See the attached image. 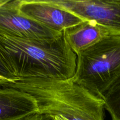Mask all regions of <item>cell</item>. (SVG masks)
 Instances as JSON below:
<instances>
[{"mask_svg":"<svg viewBox=\"0 0 120 120\" xmlns=\"http://www.w3.org/2000/svg\"><path fill=\"white\" fill-rule=\"evenodd\" d=\"M77 56L63 34L55 39L23 38L0 31V61L16 79H72Z\"/></svg>","mask_w":120,"mask_h":120,"instance_id":"cell-1","label":"cell"},{"mask_svg":"<svg viewBox=\"0 0 120 120\" xmlns=\"http://www.w3.org/2000/svg\"><path fill=\"white\" fill-rule=\"evenodd\" d=\"M7 87L19 89L31 95L41 113L64 120H104L103 100L71 79H22L0 86Z\"/></svg>","mask_w":120,"mask_h":120,"instance_id":"cell-2","label":"cell"},{"mask_svg":"<svg viewBox=\"0 0 120 120\" xmlns=\"http://www.w3.org/2000/svg\"><path fill=\"white\" fill-rule=\"evenodd\" d=\"M75 83L102 98L120 73V35H111L77 55Z\"/></svg>","mask_w":120,"mask_h":120,"instance_id":"cell-3","label":"cell"},{"mask_svg":"<svg viewBox=\"0 0 120 120\" xmlns=\"http://www.w3.org/2000/svg\"><path fill=\"white\" fill-rule=\"evenodd\" d=\"M0 31L35 40L55 39L63 34V32L52 30L22 15L19 11V0H0Z\"/></svg>","mask_w":120,"mask_h":120,"instance_id":"cell-4","label":"cell"},{"mask_svg":"<svg viewBox=\"0 0 120 120\" xmlns=\"http://www.w3.org/2000/svg\"><path fill=\"white\" fill-rule=\"evenodd\" d=\"M85 20H93L120 35V0H50Z\"/></svg>","mask_w":120,"mask_h":120,"instance_id":"cell-5","label":"cell"},{"mask_svg":"<svg viewBox=\"0 0 120 120\" xmlns=\"http://www.w3.org/2000/svg\"><path fill=\"white\" fill-rule=\"evenodd\" d=\"M19 11L26 17L62 33L86 21L50 0H19Z\"/></svg>","mask_w":120,"mask_h":120,"instance_id":"cell-6","label":"cell"},{"mask_svg":"<svg viewBox=\"0 0 120 120\" xmlns=\"http://www.w3.org/2000/svg\"><path fill=\"white\" fill-rule=\"evenodd\" d=\"M37 112L31 95L14 88H0V120H19Z\"/></svg>","mask_w":120,"mask_h":120,"instance_id":"cell-7","label":"cell"},{"mask_svg":"<svg viewBox=\"0 0 120 120\" xmlns=\"http://www.w3.org/2000/svg\"><path fill=\"white\" fill-rule=\"evenodd\" d=\"M111 35L116 34L93 20H86L63 32L67 43L76 55Z\"/></svg>","mask_w":120,"mask_h":120,"instance_id":"cell-8","label":"cell"},{"mask_svg":"<svg viewBox=\"0 0 120 120\" xmlns=\"http://www.w3.org/2000/svg\"><path fill=\"white\" fill-rule=\"evenodd\" d=\"M102 99L112 120H120V73L107 89Z\"/></svg>","mask_w":120,"mask_h":120,"instance_id":"cell-9","label":"cell"},{"mask_svg":"<svg viewBox=\"0 0 120 120\" xmlns=\"http://www.w3.org/2000/svg\"><path fill=\"white\" fill-rule=\"evenodd\" d=\"M16 80V79L7 70L0 61V86L5 83H10Z\"/></svg>","mask_w":120,"mask_h":120,"instance_id":"cell-10","label":"cell"},{"mask_svg":"<svg viewBox=\"0 0 120 120\" xmlns=\"http://www.w3.org/2000/svg\"><path fill=\"white\" fill-rule=\"evenodd\" d=\"M19 120H54L53 117L49 115L39 112Z\"/></svg>","mask_w":120,"mask_h":120,"instance_id":"cell-11","label":"cell"},{"mask_svg":"<svg viewBox=\"0 0 120 120\" xmlns=\"http://www.w3.org/2000/svg\"><path fill=\"white\" fill-rule=\"evenodd\" d=\"M53 117V119L54 120H64L62 118H61L60 117Z\"/></svg>","mask_w":120,"mask_h":120,"instance_id":"cell-12","label":"cell"}]
</instances>
